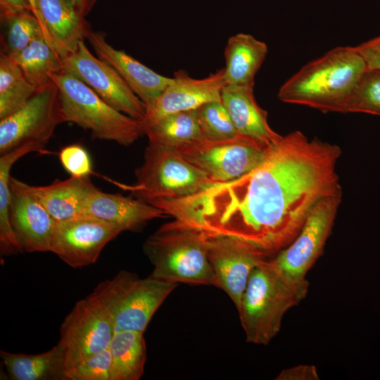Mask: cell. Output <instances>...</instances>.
I'll return each instance as SVG.
<instances>
[{
    "label": "cell",
    "mask_w": 380,
    "mask_h": 380,
    "mask_svg": "<svg viewBox=\"0 0 380 380\" xmlns=\"http://www.w3.org/2000/svg\"><path fill=\"white\" fill-rule=\"evenodd\" d=\"M341 198L342 193L320 200L310 210L295 239L270 260L292 282L309 286L306 274L323 253Z\"/></svg>",
    "instance_id": "30bf717a"
},
{
    "label": "cell",
    "mask_w": 380,
    "mask_h": 380,
    "mask_svg": "<svg viewBox=\"0 0 380 380\" xmlns=\"http://www.w3.org/2000/svg\"><path fill=\"white\" fill-rule=\"evenodd\" d=\"M10 220L27 253L50 252L56 221L30 191L27 184L11 177Z\"/></svg>",
    "instance_id": "2e32d148"
},
{
    "label": "cell",
    "mask_w": 380,
    "mask_h": 380,
    "mask_svg": "<svg viewBox=\"0 0 380 380\" xmlns=\"http://www.w3.org/2000/svg\"><path fill=\"white\" fill-rule=\"evenodd\" d=\"M84 215L110 223L122 232L138 230L149 221L165 215L161 209L147 202L97 188L87 198Z\"/></svg>",
    "instance_id": "ac0fdd59"
},
{
    "label": "cell",
    "mask_w": 380,
    "mask_h": 380,
    "mask_svg": "<svg viewBox=\"0 0 380 380\" xmlns=\"http://www.w3.org/2000/svg\"><path fill=\"white\" fill-rule=\"evenodd\" d=\"M42 148H44L39 144L30 143L0 156V252L2 256L24 252L10 220L11 170L20 158Z\"/></svg>",
    "instance_id": "d4e9b609"
},
{
    "label": "cell",
    "mask_w": 380,
    "mask_h": 380,
    "mask_svg": "<svg viewBox=\"0 0 380 380\" xmlns=\"http://www.w3.org/2000/svg\"><path fill=\"white\" fill-rule=\"evenodd\" d=\"M347 113L380 115V71L367 70L350 99Z\"/></svg>",
    "instance_id": "4dcf8cb0"
},
{
    "label": "cell",
    "mask_w": 380,
    "mask_h": 380,
    "mask_svg": "<svg viewBox=\"0 0 380 380\" xmlns=\"http://www.w3.org/2000/svg\"><path fill=\"white\" fill-rule=\"evenodd\" d=\"M135 177V183L127 188L137 198L148 203L184 198L215 184L175 151L150 144Z\"/></svg>",
    "instance_id": "52a82bcc"
},
{
    "label": "cell",
    "mask_w": 380,
    "mask_h": 380,
    "mask_svg": "<svg viewBox=\"0 0 380 380\" xmlns=\"http://www.w3.org/2000/svg\"><path fill=\"white\" fill-rule=\"evenodd\" d=\"M268 51L267 44L253 36L239 33L230 37L225 50V85L254 87L255 76Z\"/></svg>",
    "instance_id": "7402d4cb"
},
{
    "label": "cell",
    "mask_w": 380,
    "mask_h": 380,
    "mask_svg": "<svg viewBox=\"0 0 380 380\" xmlns=\"http://www.w3.org/2000/svg\"><path fill=\"white\" fill-rule=\"evenodd\" d=\"M221 101L239 135L266 146L272 145L281 137L269 125L267 113L258 104L253 87L224 85L221 91Z\"/></svg>",
    "instance_id": "d6986e66"
},
{
    "label": "cell",
    "mask_w": 380,
    "mask_h": 380,
    "mask_svg": "<svg viewBox=\"0 0 380 380\" xmlns=\"http://www.w3.org/2000/svg\"><path fill=\"white\" fill-rule=\"evenodd\" d=\"M63 71L81 80L115 109L142 121L146 115L144 103L109 64L95 57L84 40L77 49L62 58Z\"/></svg>",
    "instance_id": "7c38bea8"
},
{
    "label": "cell",
    "mask_w": 380,
    "mask_h": 380,
    "mask_svg": "<svg viewBox=\"0 0 380 380\" xmlns=\"http://www.w3.org/2000/svg\"><path fill=\"white\" fill-rule=\"evenodd\" d=\"M39 9L54 48L63 58L84 40L89 25L70 0H38Z\"/></svg>",
    "instance_id": "44dd1931"
},
{
    "label": "cell",
    "mask_w": 380,
    "mask_h": 380,
    "mask_svg": "<svg viewBox=\"0 0 380 380\" xmlns=\"http://www.w3.org/2000/svg\"><path fill=\"white\" fill-rule=\"evenodd\" d=\"M144 129L148 144L169 149L203 137L196 109L167 115L146 126Z\"/></svg>",
    "instance_id": "484cf974"
},
{
    "label": "cell",
    "mask_w": 380,
    "mask_h": 380,
    "mask_svg": "<svg viewBox=\"0 0 380 380\" xmlns=\"http://www.w3.org/2000/svg\"><path fill=\"white\" fill-rule=\"evenodd\" d=\"M65 376V380H112V360L108 348L67 369Z\"/></svg>",
    "instance_id": "1f68e13d"
},
{
    "label": "cell",
    "mask_w": 380,
    "mask_h": 380,
    "mask_svg": "<svg viewBox=\"0 0 380 380\" xmlns=\"http://www.w3.org/2000/svg\"><path fill=\"white\" fill-rule=\"evenodd\" d=\"M60 162L70 176L88 177L92 173V163L88 151L77 144L64 146L59 152Z\"/></svg>",
    "instance_id": "d6a6232c"
},
{
    "label": "cell",
    "mask_w": 380,
    "mask_h": 380,
    "mask_svg": "<svg viewBox=\"0 0 380 380\" xmlns=\"http://www.w3.org/2000/svg\"><path fill=\"white\" fill-rule=\"evenodd\" d=\"M4 23L6 30L1 52L9 57L21 51L37 37H44L40 23L30 11L15 15Z\"/></svg>",
    "instance_id": "f1b7e54d"
},
{
    "label": "cell",
    "mask_w": 380,
    "mask_h": 380,
    "mask_svg": "<svg viewBox=\"0 0 380 380\" xmlns=\"http://www.w3.org/2000/svg\"><path fill=\"white\" fill-rule=\"evenodd\" d=\"M308 289L286 278L270 260L260 262L251 274L236 308L246 341L270 343L280 331L285 313L305 298Z\"/></svg>",
    "instance_id": "3957f363"
},
{
    "label": "cell",
    "mask_w": 380,
    "mask_h": 380,
    "mask_svg": "<svg viewBox=\"0 0 380 380\" xmlns=\"http://www.w3.org/2000/svg\"><path fill=\"white\" fill-rule=\"evenodd\" d=\"M268 146L238 134L218 141L202 137L172 150L203 171L215 184L248 173L263 159Z\"/></svg>",
    "instance_id": "ba28073f"
},
{
    "label": "cell",
    "mask_w": 380,
    "mask_h": 380,
    "mask_svg": "<svg viewBox=\"0 0 380 380\" xmlns=\"http://www.w3.org/2000/svg\"><path fill=\"white\" fill-rule=\"evenodd\" d=\"M116 327L107 311L90 296L78 300L65 317L58 343L65 370L108 348Z\"/></svg>",
    "instance_id": "8fae6325"
},
{
    "label": "cell",
    "mask_w": 380,
    "mask_h": 380,
    "mask_svg": "<svg viewBox=\"0 0 380 380\" xmlns=\"http://www.w3.org/2000/svg\"><path fill=\"white\" fill-rule=\"evenodd\" d=\"M277 380H318L317 368L314 365H300L281 371Z\"/></svg>",
    "instance_id": "e575fe53"
},
{
    "label": "cell",
    "mask_w": 380,
    "mask_h": 380,
    "mask_svg": "<svg viewBox=\"0 0 380 380\" xmlns=\"http://www.w3.org/2000/svg\"><path fill=\"white\" fill-rule=\"evenodd\" d=\"M63 122L59 89L51 80L37 88L20 108L0 120V155L30 143L44 148Z\"/></svg>",
    "instance_id": "9c48e42d"
},
{
    "label": "cell",
    "mask_w": 380,
    "mask_h": 380,
    "mask_svg": "<svg viewBox=\"0 0 380 380\" xmlns=\"http://www.w3.org/2000/svg\"><path fill=\"white\" fill-rule=\"evenodd\" d=\"M144 333L116 330L108 349L112 360V380H139L146 359Z\"/></svg>",
    "instance_id": "cb8c5ba5"
},
{
    "label": "cell",
    "mask_w": 380,
    "mask_h": 380,
    "mask_svg": "<svg viewBox=\"0 0 380 380\" xmlns=\"http://www.w3.org/2000/svg\"><path fill=\"white\" fill-rule=\"evenodd\" d=\"M341 155L338 145L295 131L269 146L244 175L152 205L206 234L243 239L270 255L295 239L320 200L342 193L336 172Z\"/></svg>",
    "instance_id": "6da1fadb"
},
{
    "label": "cell",
    "mask_w": 380,
    "mask_h": 380,
    "mask_svg": "<svg viewBox=\"0 0 380 380\" xmlns=\"http://www.w3.org/2000/svg\"><path fill=\"white\" fill-rule=\"evenodd\" d=\"M205 234L208 257L215 276V287L224 291L237 308L251 274L269 255L243 239Z\"/></svg>",
    "instance_id": "4fadbf2b"
},
{
    "label": "cell",
    "mask_w": 380,
    "mask_h": 380,
    "mask_svg": "<svg viewBox=\"0 0 380 380\" xmlns=\"http://www.w3.org/2000/svg\"><path fill=\"white\" fill-rule=\"evenodd\" d=\"M177 284L126 270L99 282L90 293L109 314L117 330L144 332Z\"/></svg>",
    "instance_id": "8992f818"
},
{
    "label": "cell",
    "mask_w": 380,
    "mask_h": 380,
    "mask_svg": "<svg viewBox=\"0 0 380 380\" xmlns=\"http://www.w3.org/2000/svg\"><path fill=\"white\" fill-rule=\"evenodd\" d=\"M37 89L11 58L1 52L0 120L20 108Z\"/></svg>",
    "instance_id": "83f0119b"
},
{
    "label": "cell",
    "mask_w": 380,
    "mask_h": 380,
    "mask_svg": "<svg viewBox=\"0 0 380 380\" xmlns=\"http://www.w3.org/2000/svg\"><path fill=\"white\" fill-rule=\"evenodd\" d=\"M27 188L56 222L84 216V203L96 189L89 177L72 176L45 186L27 184Z\"/></svg>",
    "instance_id": "ffe728a7"
},
{
    "label": "cell",
    "mask_w": 380,
    "mask_h": 380,
    "mask_svg": "<svg viewBox=\"0 0 380 380\" xmlns=\"http://www.w3.org/2000/svg\"><path fill=\"white\" fill-rule=\"evenodd\" d=\"M50 77L59 89L65 122L89 131L92 139L125 146L144 134L141 120L115 109L74 75L62 71Z\"/></svg>",
    "instance_id": "5b68a950"
},
{
    "label": "cell",
    "mask_w": 380,
    "mask_h": 380,
    "mask_svg": "<svg viewBox=\"0 0 380 380\" xmlns=\"http://www.w3.org/2000/svg\"><path fill=\"white\" fill-rule=\"evenodd\" d=\"M85 39L97 57L115 69L146 108L152 105L173 81V77L161 75L124 51L113 48L106 42L103 32L93 31L89 27Z\"/></svg>",
    "instance_id": "e0dca14e"
},
{
    "label": "cell",
    "mask_w": 380,
    "mask_h": 380,
    "mask_svg": "<svg viewBox=\"0 0 380 380\" xmlns=\"http://www.w3.org/2000/svg\"><path fill=\"white\" fill-rule=\"evenodd\" d=\"M367 70L355 47L338 46L310 61L279 88L280 101L324 113H347L353 92Z\"/></svg>",
    "instance_id": "7a4b0ae2"
},
{
    "label": "cell",
    "mask_w": 380,
    "mask_h": 380,
    "mask_svg": "<svg viewBox=\"0 0 380 380\" xmlns=\"http://www.w3.org/2000/svg\"><path fill=\"white\" fill-rule=\"evenodd\" d=\"M202 135L210 140H225L238 135L221 100L205 103L196 109Z\"/></svg>",
    "instance_id": "f546056e"
},
{
    "label": "cell",
    "mask_w": 380,
    "mask_h": 380,
    "mask_svg": "<svg viewBox=\"0 0 380 380\" xmlns=\"http://www.w3.org/2000/svg\"><path fill=\"white\" fill-rule=\"evenodd\" d=\"M0 357L13 380H65L64 353L58 343L39 354L13 353L1 350Z\"/></svg>",
    "instance_id": "603a6c76"
},
{
    "label": "cell",
    "mask_w": 380,
    "mask_h": 380,
    "mask_svg": "<svg viewBox=\"0 0 380 380\" xmlns=\"http://www.w3.org/2000/svg\"><path fill=\"white\" fill-rule=\"evenodd\" d=\"M143 249L153 265L151 277L177 284L215 286L204 232L174 219L151 234Z\"/></svg>",
    "instance_id": "277c9868"
},
{
    "label": "cell",
    "mask_w": 380,
    "mask_h": 380,
    "mask_svg": "<svg viewBox=\"0 0 380 380\" xmlns=\"http://www.w3.org/2000/svg\"><path fill=\"white\" fill-rule=\"evenodd\" d=\"M1 20L5 22L12 16L24 11H30L27 0H0Z\"/></svg>",
    "instance_id": "d590c367"
},
{
    "label": "cell",
    "mask_w": 380,
    "mask_h": 380,
    "mask_svg": "<svg viewBox=\"0 0 380 380\" xmlns=\"http://www.w3.org/2000/svg\"><path fill=\"white\" fill-rule=\"evenodd\" d=\"M81 15H87L95 0H70Z\"/></svg>",
    "instance_id": "74e56055"
},
{
    "label": "cell",
    "mask_w": 380,
    "mask_h": 380,
    "mask_svg": "<svg viewBox=\"0 0 380 380\" xmlns=\"http://www.w3.org/2000/svg\"><path fill=\"white\" fill-rule=\"evenodd\" d=\"M224 85V68L202 79L193 78L184 70L175 72L172 83L146 108L141 121L144 129L167 115L196 110L205 103L221 100Z\"/></svg>",
    "instance_id": "9a60e30c"
},
{
    "label": "cell",
    "mask_w": 380,
    "mask_h": 380,
    "mask_svg": "<svg viewBox=\"0 0 380 380\" xmlns=\"http://www.w3.org/2000/svg\"><path fill=\"white\" fill-rule=\"evenodd\" d=\"M355 47L362 57L367 70L380 71V35Z\"/></svg>",
    "instance_id": "836d02e7"
},
{
    "label": "cell",
    "mask_w": 380,
    "mask_h": 380,
    "mask_svg": "<svg viewBox=\"0 0 380 380\" xmlns=\"http://www.w3.org/2000/svg\"><path fill=\"white\" fill-rule=\"evenodd\" d=\"M10 58L37 89L51 82V74L63 71L61 56L42 35Z\"/></svg>",
    "instance_id": "4316f807"
},
{
    "label": "cell",
    "mask_w": 380,
    "mask_h": 380,
    "mask_svg": "<svg viewBox=\"0 0 380 380\" xmlns=\"http://www.w3.org/2000/svg\"><path fill=\"white\" fill-rule=\"evenodd\" d=\"M122 230L106 222L88 216L57 222L50 252L73 268L96 262L105 246Z\"/></svg>",
    "instance_id": "5bb4252c"
},
{
    "label": "cell",
    "mask_w": 380,
    "mask_h": 380,
    "mask_svg": "<svg viewBox=\"0 0 380 380\" xmlns=\"http://www.w3.org/2000/svg\"><path fill=\"white\" fill-rule=\"evenodd\" d=\"M27 1L30 7V12L35 16L42 26L45 39L52 46L54 47L51 38L42 18L39 9L38 0H27Z\"/></svg>",
    "instance_id": "8d00e7d4"
}]
</instances>
